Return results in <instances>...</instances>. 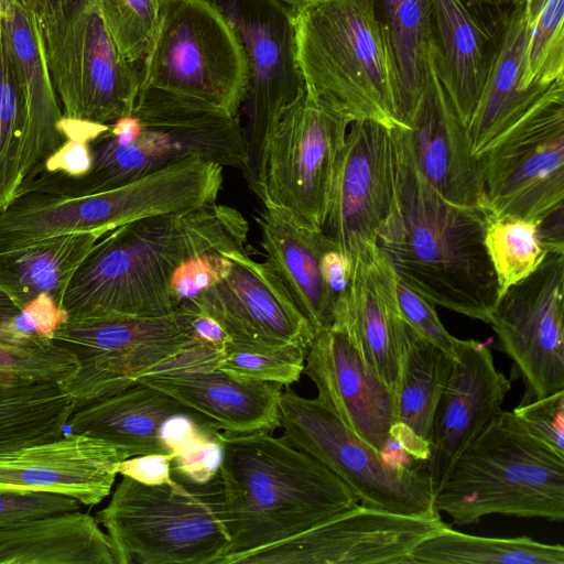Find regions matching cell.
Returning a JSON list of instances; mask_svg holds the SVG:
<instances>
[{
  "label": "cell",
  "mask_w": 564,
  "mask_h": 564,
  "mask_svg": "<svg viewBox=\"0 0 564 564\" xmlns=\"http://www.w3.org/2000/svg\"><path fill=\"white\" fill-rule=\"evenodd\" d=\"M248 230L239 210L217 203L118 226L79 264L61 308L67 317L171 314L175 269L199 253L246 250Z\"/></svg>",
  "instance_id": "6da1fadb"
},
{
  "label": "cell",
  "mask_w": 564,
  "mask_h": 564,
  "mask_svg": "<svg viewBox=\"0 0 564 564\" xmlns=\"http://www.w3.org/2000/svg\"><path fill=\"white\" fill-rule=\"evenodd\" d=\"M393 142L394 196L378 247L399 279L429 302L487 323L499 286L485 246V210L443 198L394 134Z\"/></svg>",
  "instance_id": "7a4b0ae2"
},
{
  "label": "cell",
  "mask_w": 564,
  "mask_h": 564,
  "mask_svg": "<svg viewBox=\"0 0 564 564\" xmlns=\"http://www.w3.org/2000/svg\"><path fill=\"white\" fill-rule=\"evenodd\" d=\"M218 476L229 547L219 564L286 540L358 499L333 471L269 432L218 431Z\"/></svg>",
  "instance_id": "3957f363"
},
{
  "label": "cell",
  "mask_w": 564,
  "mask_h": 564,
  "mask_svg": "<svg viewBox=\"0 0 564 564\" xmlns=\"http://www.w3.org/2000/svg\"><path fill=\"white\" fill-rule=\"evenodd\" d=\"M293 22L306 88L352 121L400 126L394 67L376 0H312L293 11Z\"/></svg>",
  "instance_id": "277c9868"
},
{
  "label": "cell",
  "mask_w": 564,
  "mask_h": 564,
  "mask_svg": "<svg viewBox=\"0 0 564 564\" xmlns=\"http://www.w3.org/2000/svg\"><path fill=\"white\" fill-rule=\"evenodd\" d=\"M434 506L457 525L490 514L562 522L564 456L501 411L458 456Z\"/></svg>",
  "instance_id": "5b68a950"
},
{
  "label": "cell",
  "mask_w": 564,
  "mask_h": 564,
  "mask_svg": "<svg viewBox=\"0 0 564 564\" xmlns=\"http://www.w3.org/2000/svg\"><path fill=\"white\" fill-rule=\"evenodd\" d=\"M139 77L138 96L231 117L246 102L250 82L245 50L212 0H160Z\"/></svg>",
  "instance_id": "8992f818"
},
{
  "label": "cell",
  "mask_w": 564,
  "mask_h": 564,
  "mask_svg": "<svg viewBox=\"0 0 564 564\" xmlns=\"http://www.w3.org/2000/svg\"><path fill=\"white\" fill-rule=\"evenodd\" d=\"M116 564H219L229 547L219 476L144 484L122 476L96 514Z\"/></svg>",
  "instance_id": "52a82bcc"
},
{
  "label": "cell",
  "mask_w": 564,
  "mask_h": 564,
  "mask_svg": "<svg viewBox=\"0 0 564 564\" xmlns=\"http://www.w3.org/2000/svg\"><path fill=\"white\" fill-rule=\"evenodd\" d=\"M133 116L142 130L130 145L117 144L108 129L90 142L91 167L79 177L39 171L23 191L89 195L115 188L191 156L242 169L247 156L245 129L237 117L202 112L137 98Z\"/></svg>",
  "instance_id": "ba28073f"
},
{
  "label": "cell",
  "mask_w": 564,
  "mask_h": 564,
  "mask_svg": "<svg viewBox=\"0 0 564 564\" xmlns=\"http://www.w3.org/2000/svg\"><path fill=\"white\" fill-rule=\"evenodd\" d=\"M34 18L64 118L109 126L132 115L141 64L120 54L96 0H58Z\"/></svg>",
  "instance_id": "9c48e42d"
},
{
  "label": "cell",
  "mask_w": 564,
  "mask_h": 564,
  "mask_svg": "<svg viewBox=\"0 0 564 564\" xmlns=\"http://www.w3.org/2000/svg\"><path fill=\"white\" fill-rule=\"evenodd\" d=\"M193 311L184 302L162 316L67 317L52 341L76 357L78 369L59 387L77 409L131 388L145 376L175 370L197 343L191 329Z\"/></svg>",
  "instance_id": "30bf717a"
},
{
  "label": "cell",
  "mask_w": 564,
  "mask_h": 564,
  "mask_svg": "<svg viewBox=\"0 0 564 564\" xmlns=\"http://www.w3.org/2000/svg\"><path fill=\"white\" fill-rule=\"evenodd\" d=\"M282 437L338 476L358 502L424 518L441 517L425 462L411 465L377 451L318 398L286 387L279 400Z\"/></svg>",
  "instance_id": "8fae6325"
},
{
  "label": "cell",
  "mask_w": 564,
  "mask_h": 564,
  "mask_svg": "<svg viewBox=\"0 0 564 564\" xmlns=\"http://www.w3.org/2000/svg\"><path fill=\"white\" fill-rule=\"evenodd\" d=\"M236 32L248 59L249 90L242 166L262 200L272 134L284 111L305 89L295 48L293 10L279 0H212Z\"/></svg>",
  "instance_id": "7c38bea8"
},
{
  "label": "cell",
  "mask_w": 564,
  "mask_h": 564,
  "mask_svg": "<svg viewBox=\"0 0 564 564\" xmlns=\"http://www.w3.org/2000/svg\"><path fill=\"white\" fill-rule=\"evenodd\" d=\"M478 159L484 210L539 221L564 206V79Z\"/></svg>",
  "instance_id": "4fadbf2b"
},
{
  "label": "cell",
  "mask_w": 564,
  "mask_h": 564,
  "mask_svg": "<svg viewBox=\"0 0 564 564\" xmlns=\"http://www.w3.org/2000/svg\"><path fill=\"white\" fill-rule=\"evenodd\" d=\"M351 122L341 109L305 87L272 134L261 202L288 210L314 230H323Z\"/></svg>",
  "instance_id": "5bb4252c"
},
{
  "label": "cell",
  "mask_w": 564,
  "mask_h": 564,
  "mask_svg": "<svg viewBox=\"0 0 564 564\" xmlns=\"http://www.w3.org/2000/svg\"><path fill=\"white\" fill-rule=\"evenodd\" d=\"M447 524L356 503L232 564H406L411 552Z\"/></svg>",
  "instance_id": "9a60e30c"
},
{
  "label": "cell",
  "mask_w": 564,
  "mask_h": 564,
  "mask_svg": "<svg viewBox=\"0 0 564 564\" xmlns=\"http://www.w3.org/2000/svg\"><path fill=\"white\" fill-rule=\"evenodd\" d=\"M564 253L550 252L498 299L487 324L534 399L564 390Z\"/></svg>",
  "instance_id": "2e32d148"
},
{
  "label": "cell",
  "mask_w": 564,
  "mask_h": 564,
  "mask_svg": "<svg viewBox=\"0 0 564 564\" xmlns=\"http://www.w3.org/2000/svg\"><path fill=\"white\" fill-rule=\"evenodd\" d=\"M224 253L229 272L187 302L224 328L227 346L308 351L315 334L271 265L252 260L246 250Z\"/></svg>",
  "instance_id": "e0dca14e"
},
{
  "label": "cell",
  "mask_w": 564,
  "mask_h": 564,
  "mask_svg": "<svg viewBox=\"0 0 564 564\" xmlns=\"http://www.w3.org/2000/svg\"><path fill=\"white\" fill-rule=\"evenodd\" d=\"M392 128L370 119L349 126L340 152L323 231L354 263L377 243L394 196Z\"/></svg>",
  "instance_id": "ac0fdd59"
},
{
  "label": "cell",
  "mask_w": 564,
  "mask_h": 564,
  "mask_svg": "<svg viewBox=\"0 0 564 564\" xmlns=\"http://www.w3.org/2000/svg\"><path fill=\"white\" fill-rule=\"evenodd\" d=\"M303 373L344 424L384 455L392 442L395 394L366 362L343 310L315 336Z\"/></svg>",
  "instance_id": "d6986e66"
},
{
  "label": "cell",
  "mask_w": 564,
  "mask_h": 564,
  "mask_svg": "<svg viewBox=\"0 0 564 564\" xmlns=\"http://www.w3.org/2000/svg\"><path fill=\"white\" fill-rule=\"evenodd\" d=\"M436 37L426 65L420 98L404 127H393L395 139L417 172L446 200L485 209L479 159L470 151L460 122L437 75Z\"/></svg>",
  "instance_id": "ffe728a7"
},
{
  "label": "cell",
  "mask_w": 564,
  "mask_h": 564,
  "mask_svg": "<svg viewBox=\"0 0 564 564\" xmlns=\"http://www.w3.org/2000/svg\"><path fill=\"white\" fill-rule=\"evenodd\" d=\"M510 380L495 365L489 347L458 339L454 365L437 403L425 462L434 498L458 456L502 411Z\"/></svg>",
  "instance_id": "44dd1931"
},
{
  "label": "cell",
  "mask_w": 564,
  "mask_h": 564,
  "mask_svg": "<svg viewBox=\"0 0 564 564\" xmlns=\"http://www.w3.org/2000/svg\"><path fill=\"white\" fill-rule=\"evenodd\" d=\"M124 459L115 445L72 432L0 456V490L59 494L93 507L110 494Z\"/></svg>",
  "instance_id": "7402d4cb"
},
{
  "label": "cell",
  "mask_w": 564,
  "mask_h": 564,
  "mask_svg": "<svg viewBox=\"0 0 564 564\" xmlns=\"http://www.w3.org/2000/svg\"><path fill=\"white\" fill-rule=\"evenodd\" d=\"M352 264L348 300L336 312L346 313L366 362L395 394L406 329L398 275L377 243L361 250Z\"/></svg>",
  "instance_id": "603a6c76"
},
{
  "label": "cell",
  "mask_w": 564,
  "mask_h": 564,
  "mask_svg": "<svg viewBox=\"0 0 564 564\" xmlns=\"http://www.w3.org/2000/svg\"><path fill=\"white\" fill-rule=\"evenodd\" d=\"M138 383L169 394L224 433H272L280 427L279 383L237 379L216 368L152 373Z\"/></svg>",
  "instance_id": "cb8c5ba5"
},
{
  "label": "cell",
  "mask_w": 564,
  "mask_h": 564,
  "mask_svg": "<svg viewBox=\"0 0 564 564\" xmlns=\"http://www.w3.org/2000/svg\"><path fill=\"white\" fill-rule=\"evenodd\" d=\"M0 8L2 41L15 73L25 115L23 182L65 142L59 130L63 112L41 52L33 13L17 0H0Z\"/></svg>",
  "instance_id": "d4e9b609"
},
{
  "label": "cell",
  "mask_w": 564,
  "mask_h": 564,
  "mask_svg": "<svg viewBox=\"0 0 564 564\" xmlns=\"http://www.w3.org/2000/svg\"><path fill=\"white\" fill-rule=\"evenodd\" d=\"M181 416L214 427L207 419L169 394L137 383L77 408L67 423L74 433L115 445L126 458L155 454L175 457L164 429L171 420Z\"/></svg>",
  "instance_id": "484cf974"
},
{
  "label": "cell",
  "mask_w": 564,
  "mask_h": 564,
  "mask_svg": "<svg viewBox=\"0 0 564 564\" xmlns=\"http://www.w3.org/2000/svg\"><path fill=\"white\" fill-rule=\"evenodd\" d=\"M530 34L523 1L502 24L498 44L491 51L482 90L466 126L470 151L476 158L520 120L554 83L523 87Z\"/></svg>",
  "instance_id": "4316f807"
},
{
  "label": "cell",
  "mask_w": 564,
  "mask_h": 564,
  "mask_svg": "<svg viewBox=\"0 0 564 564\" xmlns=\"http://www.w3.org/2000/svg\"><path fill=\"white\" fill-rule=\"evenodd\" d=\"M265 261L311 325L315 336L335 322L336 305L321 275L319 259L330 239L302 224L288 210L263 204L256 217Z\"/></svg>",
  "instance_id": "83f0119b"
},
{
  "label": "cell",
  "mask_w": 564,
  "mask_h": 564,
  "mask_svg": "<svg viewBox=\"0 0 564 564\" xmlns=\"http://www.w3.org/2000/svg\"><path fill=\"white\" fill-rule=\"evenodd\" d=\"M437 75L466 127L479 99L489 65L495 26L464 0H432Z\"/></svg>",
  "instance_id": "f1b7e54d"
},
{
  "label": "cell",
  "mask_w": 564,
  "mask_h": 564,
  "mask_svg": "<svg viewBox=\"0 0 564 564\" xmlns=\"http://www.w3.org/2000/svg\"><path fill=\"white\" fill-rule=\"evenodd\" d=\"M0 564H116L96 518L68 511L0 528Z\"/></svg>",
  "instance_id": "f546056e"
},
{
  "label": "cell",
  "mask_w": 564,
  "mask_h": 564,
  "mask_svg": "<svg viewBox=\"0 0 564 564\" xmlns=\"http://www.w3.org/2000/svg\"><path fill=\"white\" fill-rule=\"evenodd\" d=\"M104 231L52 236L0 252V290L21 310L40 295L61 307L64 293L79 264Z\"/></svg>",
  "instance_id": "4dcf8cb0"
},
{
  "label": "cell",
  "mask_w": 564,
  "mask_h": 564,
  "mask_svg": "<svg viewBox=\"0 0 564 564\" xmlns=\"http://www.w3.org/2000/svg\"><path fill=\"white\" fill-rule=\"evenodd\" d=\"M453 365V356L406 323L393 425L430 442L434 413Z\"/></svg>",
  "instance_id": "1f68e13d"
},
{
  "label": "cell",
  "mask_w": 564,
  "mask_h": 564,
  "mask_svg": "<svg viewBox=\"0 0 564 564\" xmlns=\"http://www.w3.org/2000/svg\"><path fill=\"white\" fill-rule=\"evenodd\" d=\"M75 409L55 382L0 386V456L62 436Z\"/></svg>",
  "instance_id": "d6a6232c"
},
{
  "label": "cell",
  "mask_w": 564,
  "mask_h": 564,
  "mask_svg": "<svg viewBox=\"0 0 564 564\" xmlns=\"http://www.w3.org/2000/svg\"><path fill=\"white\" fill-rule=\"evenodd\" d=\"M564 564L562 544L529 536L489 538L446 525L422 541L406 564Z\"/></svg>",
  "instance_id": "836d02e7"
},
{
  "label": "cell",
  "mask_w": 564,
  "mask_h": 564,
  "mask_svg": "<svg viewBox=\"0 0 564 564\" xmlns=\"http://www.w3.org/2000/svg\"><path fill=\"white\" fill-rule=\"evenodd\" d=\"M392 56L400 127L423 90L427 55L435 40L432 0H408L381 14Z\"/></svg>",
  "instance_id": "e575fe53"
},
{
  "label": "cell",
  "mask_w": 564,
  "mask_h": 564,
  "mask_svg": "<svg viewBox=\"0 0 564 564\" xmlns=\"http://www.w3.org/2000/svg\"><path fill=\"white\" fill-rule=\"evenodd\" d=\"M485 213V246L500 296L533 273L550 252L540 236L539 221Z\"/></svg>",
  "instance_id": "d590c367"
},
{
  "label": "cell",
  "mask_w": 564,
  "mask_h": 564,
  "mask_svg": "<svg viewBox=\"0 0 564 564\" xmlns=\"http://www.w3.org/2000/svg\"><path fill=\"white\" fill-rule=\"evenodd\" d=\"M25 115L11 59L0 39V209L17 195L22 183Z\"/></svg>",
  "instance_id": "8d00e7d4"
},
{
  "label": "cell",
  "mask_w": 564,
  "mask_h": 564,
  "mask_svg": "<svg viewBox=\"0 0 564 564\" xmlns=\"http://www.w3.org/2000/svg\"><path fill=\"white\" fill-rule=\"evenodd\" d=\"M96 2L102 22L120 54L132 64H141L158 30L160 0Z\"/></svg>",
  "instance_id": "74e56055"
},
{
  "label": "cell",
  "mask_w": 564,
  "mask_h": 564,
  "mask_svg": "<svg viewBox=\"0 0 564 564\" xmlns=\"http://www.w3.org/2000/svg\"><path fill=\"white\" fill-rule=\"evenodd\" d=\"M564 0H547L531 28L522 85L564 79Z\"/></svg>",
  "instance_id": "f35d334b"
},
{
  "label": "cell",
  "mask_w": 564,
  "mask_h": 564,
  "mask_svg": "<svg viewBox=\"0 0 564 564\" xmlns=\"http://www.w3.org/2000/svg\"><path fill=\"white\" fill-rule=\"evenodd\" d=\"M306 354L299 348L265 350L227 346L215 368L237 379L289 387L300 380Z\"/></svg>",
  "instance_id": "ab89813d"
},
{
  "label": "cell",
  "mask_w": 564,
  "mask_h": 564,
  "mask_svg": "<svg viewBox=\"0 0 564 564\" xmlns=\"http://www.w3.org/2000/svg\"><path fill=\"white\" fill-rule=\"evenodd\" d=\"M78 369L76 357L53 341L25 348L0 345V375L26 382H55Z\"/></svg>",
  "instance_id": "60d3db41"
},
{
  "label": "cell",
  "mask_w": 564,
  "mask_h": 564,
  "mask_svg": "<svg viewBox=\"0 0 564 564\" xmlns=\"http://www.w3.org/2000/svg\"><path fill=\"white\" fill-rule=\"evenodd\" d=\"M108 127L63 117L59 130L66 140L45 160L39 171L43 170L72 177L85 175L91 167L90 142L105 132Z\"/></svg>",
  "instance_id": "b9f144b4"
},
{
  "label": "cell",
  "mask_w": 564,
  "mask_h": 564,
  "mask_svg": "<svg viewBox=\"0 0 564 564\" xmlns=\"http://www.w3.org/2000/svg\"><path fill=\"white\" fill-rule=\"evenodd\" d=\"M512 413L533 437L564 456V390L522 403Z\"/></svg>",
  "instance_id": "7bdbcfd3"
},
{
  "label": "cell",
  "mask_w": 564,
  "mask_h": 564,
  "mask_svg": "<svg viewBox=\"0 0 564 564\" xmlns=\"http://www.w3.org/2000/svg\"><path fill=\"white\" fill-rule=\"evenodd\" d=\"M231 262L220 251H208L183 261L173 272L170 281L171 294L180 306L221 280Z\"/></svg>",
  "instance_id": "ee69618b"
},
{
  "label": "cell",
  "mask_w": 564,
  "mask_h": 564,
  "mask_svg": "<svg viewBox=\"0 0 564 564\" xmlns=\"http://www.w3.org/2000/svg\"><path fill=\"white\" fill-rule=\"evenodd\" d=\"M68 496L43 491L0 490V528L31 519L79 510Z\"/></svg>",
  "instance_id": "f6af8a7d"
},
{
  "label": "cell",
  "mask_w": 564,
  "mask_h": 564,
  "mask_svg": "<svg viewBox=\"0 0 564 564\" xmlns=\"http://www.w3.org/2000/svg\"><path fill=\"white\" fill-rule=\"evenodd\" d=\"M397 297L403 319L424 338L454 357L457 338L444 327L435 305L408 286L399 276Z\"/></svg>",
  "instance_id": "bcb514c9"
},
{
  "label": "cell",
  "mask_w": 564,
  "mask_h": 564,
  "mask_svg": "<svg viewBox=\"0 0 564 564\" xmlns=\"http://www.w3.org/2000/svg\"><path fill=\"white\" fill-rule=\"evenodd\" d=\"M216 434L198 437L183 447L172 459L171 476L192 484H205L214 479L218 475L221 457Z\"/></svg>",
  "instance_id": "7dc6e473"
},
{
  "label": "cell",
  "mask_w": 564,
  "mask_h": 564,
  "mask_svg": "<svg viewBox=\"0 0 564 564\" xmlns=\"http://www.w3.org/2000/svg\"><path fill=\"white\" fill-rule=\"evenodd\" d=\"M352 262L330 240L319 259L323 283L336 305H343L349 296L352 280Z\"/></svg>",
  "instance_id": "c3c4849f"
},
{
  "label": "cell",
  "mask_w": 564,
  "mask_h": 564,
  "mask_svg": "<svg viewBox=\"0 0 564 564\" xmlns=\"http://www.w3.org/2000/svg\"><path fill=\"white\" fill-rule=\"evenodd\" d=\"M173 455H142L118 462L115 466L117 474L131 477L144 484L170 482L171 463Z\"/></svg>",
  "instance_id": "681fc988"
},
{
  "label": "cell",
  "mask_w": 564,
  "mask_h": 564,
  "mask_svg": "<svg viewBox=\"0 0 564 564\" xmlns=\"http://www.w3.org/2000/svg\"><path fill=\"white\" fill-rule=\"evenodd\" d=\"M193 307L191 329L194 338L202 344L224 352L229 343V337L224 328L214 318L198 312L194 305Z\"/></svg>",
  "instance_id": "f907efd6"
},
{
  "label": "cell",
  "mask_w": 564,
  "mask_h": 564,
  "mask_svg": "<svg viewBox=\"0 0 564 564\" xmlns=\"http://www.w3.org/2000/svg\"><path fill=\"white\" fill-rule=\"evenodd\" d=\"M466 4L486 23L497 28L523 0H464Z\"/></svg>",
  "instance_id": "816d5d0a"
},
{
  "label": "cell",
  "mask_w": 564,
  "mask_h": 564,
  "mask_svg": "<svg viewBox=\"0 0 564 564\" xmlns=\"http://www.w3.org/2000/svg\"><path fill=\"white\" fill-rule=\"evenodd\" d=\"M21 308L0 290V345L4 346V338L9 326L20 314Z\"/></svg>",
  "instance_id": "f5cc1de1"
},
{
  "label": "cell",
  "mask_w": 564,
  "mask_h": 564,
  "mask_svg": "<svg viewBox=\"0 0 564 564\" xmlns=\"http://www.w3.org/2000/svg\"><path fill=\"white\" fill-rule=\"evenodd\" d=\"M547 0H524L528 23L532 28Z\"/></svg>",
  "instance_id": "db71d44e"
},
{
  "label": "cell",
  "mask_w": 564,
  "mask_h": 564,
  "mask_svg": "<svg viewBox=\"0 0 564 564\" xmlns=\"http://www.w3.org/2000/svg\"><path fill=\"white\" fill-rule=\"evenodd\" d=\"M58 0H26L28 10L34 17L42 14L47 8L56 3Z\"/></svg>",
  "instance_id": "11a10c76"
},
{
  "label": "cell",
  "mask_w": 564,
  "mask_h": 564,
  "mask_svg": "<svg viewBox=\"0 0 564 564\" xmlns=\"http://www.w3.org/2000/svg\"><path fill=\"white\" fill-rule=\"evenodd\" d=\"M408 1V0H376L378 9L380 14H383L395 7H398L400 3Z\"/></svg>",
  "instance_id": "9f6ffc18"
},
{
  "label": "cell",
  "mask_w": 564,
  "mask_h": 564,
  "mask_svg": "<svg viewBox=\"0 0 564 564\" xmlns=\"http://www.w3.org/2000/svg\"><path fill=\"white\" fill-rule=\"evenodd\" d=\"M285 6L290 7L293 11L308 3L312 0H279Z\"/></svg>",
  "instance_id": "6f0895ef"
},
{
  "label": "cell",
  "mask_w": 564,
  "mask_h": 564,
  "mask_svg": "<svg viewBox=\"0 0 564 564\" xmlns=\"http://www.w3.org/2000/svg\"><path fill=\"white\" fill-rule=\"evenodd\" d=\"M14 384V380L0 375V386H12Z\"/></svg>",
  "instance_id": "680465c9"
},
{
  "label": "cell",
  "mask_w": 564,
  "mask_h": 564,
  "mask_svg": "<svg viewBox=\"0 0 564 564\" xmlns=\"http://www.w3.org/2000/svg\"><path fill=\"white\" fill-rule=\"evenodd\" d=\"M2 37V15H1V8H0V39Z\"/></svg>",
  "instance_id": "91938a15"
},
{
  "label": "cell",
  "mask_w": 564,
  "mask_h": 564,
  "mask_svg": "<svg viewBox=\"0 0 564 564\" xmlns=\"http://www.w3.org/2000/svg\"><path fill=\"white\" fill-rule=\"evenodd\" d=\"M18 3H20L23 8H25L28 10V7H26V0H17Z\"/></svg>",
  "instance_id": "94428289"
},
{
  "label": "cell",
  "mask_w": 564,
  "mask_h": 564,
  "mask_svg": "<svg viewBox=\"0 0 564 564\" xmlns=\"http://www.w3.org/2000/svg\"><path fill=\"white\" fill-rule=\"evenodd\" d=\"M524 1V0H523Z\"/></svg>",
  "instance_id": "6125c7cd"
}]
</instances>
